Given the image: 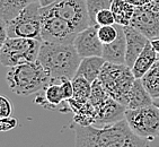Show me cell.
Listing matches in <instances>:
<instances>
[{"mask_svg": "<svg viewBox=\"0 0 159 147\" xmlns=\"http://www.w3.org/2000/svg\"><path fill=\"white\" fill-rule=\"evenodd\" d=\"M7 84L10 91L20 96H28L42 91L51 77L39 60L8 67L6 74Z\"/></svg>", "mask_w": 159, "mask_h": 147, "instance_id": "cell-3", "label": "cell"}, {"mask_svg": "<svg viewBox=\"0 0 159 147\" xmlns=\"http://www.w3.org/2000/svg\"><path fill=\"white\" fill-rule=\"evenodd\" d=\"M125 111L126 107L124 105L110 96L104 104L96 110L97 116H96L95 125L103 127L106 125H113L115 122H119L124 119Z\"/></svg>", "mask_w": 159, "mask_h": 147, "instance_id": "cell-14", "label": "cell"}, {"mask_svg": "<svg viewBox=\"0 0 159 147\" xmlns=\"http://www.w3.org/2000/svg\"><path fill=\"white\" fill-rule=\"evenodd\" d=\"M111 10L115 18V24L126 26L130 25L133 18L135 7L126 0H113L111 5Z\"/></svg>", "mask_w": 159, "mask_h": 147, "instance_id": "cell-19", "label": "cell"}, {"mask_svg": "<svg viewBox=\"0 0 159 147\" xmlns=\"http://www.w3.org/2000/svg\"><path fill=\"white\" fill-rule=\"evenodd\" d=\"M128 2H130L131 5H133L134 7H142L146 5H149L153 1V0H126Z\"/></svg>", "mask_w": 159, "mask_h": 147, "instance_id": "cell-31", "label": "cell"}, {"mask_svg": "<svg viewBox=\"0 0 159 147\" xmlns=\"http://www.w3.org/2000/svg\"><path fill=\"white\" fill-rule=\"evenodd\" d=\"M42 42L36 39L8 37L0 49V61L6 67L35 61Z\"/></svg>", "mask_w": 159, "mask_h": 147, "instance_id": "cell-5", "label": "cell"}, {"mask_svg": "<svg viewBox=\"0 0 159 147\" xmlns=\"http://www.w3.org/2000/svg\"><path fill=\"white\" fill-rule=\"evenodd\" d=\"M106 62L103 57H87L81 59V62L79 64V68L77 70L76 76H81L89 80L90 83H94L98 79L99 74L102 71V68Z\"/></svg>", "mask_w": 159, "mask_h": 147, "instance_id": "cell-17", "label": "cell"}, {"mask_svg": "<svg viewBox=\"0 0 159 147\" xmlns=\"http://www.w3.org/2000/svg\"><path fill=\"white\" fill-rule=\"evenodd\" d=\"M113 0H86L87 9H88L89 19H90V26L96 24V16L101 10L111 9Z\"/></svg>", "mask_w": 159, "mask_h": 147, "instance_id": "cell-25", "label": "cell"}, {"mask_svg": "<svg viewBox=\"0 0 159 147\" xmlns=\"http://www.w3.org/2000/svg\"><path fill=\"white\" fill-rule=\"evenodd\" d=\"M124 119L132 131L139 137L150 141L159 136V107L157 105L126 109Z\"/></svg>", "mask_w": 159, "mask_h": 147, "instance_id": "cell-7", "label": "cell"}, {"mask_svg": "<svg viewBox=\"0 0 159 147\" xmlns=\"http://www.w3.org/2000/svg\"><path fill=\"white\" fill-rule=\"evenodd\" d=\"M74 85V98L80 103H86L89 101L92 93V83L81 76H75L72 79Z\"/></svg>", "mask_w": 159, "mask_h": 147, "instance_id": "cell-23", "label": "cell"}, {"mask_svg": "<svg viewBox=\"0 0 159 147\" xmlns=\"http://www.w3.org/2000/svg\"><path fill=\"white\" fill-rule=\"evenodd\" d=\"M36 94V98L34 102L45 109L52 110L58 107L62 102H66L61 86V78H51L49 84Z\"/></svg>", "mask_w": 159, "mask_h": 147, "instance_id": "cell-13", "label": "cell"}, {"mask_svg": "<svg viewBox=\"0 0 159 147\" xmlns=\"http://www.w3.org/2000/svg\"><path fill=\"white\" fill-rule=\"evenodd\" d=\"M137 79L132 69L126 64H117L106 61L102 68L98 80L107 94L126 107L130 91Z\"/></svg>", "mask_w": 159, "mask_h": 147, "instance_id": "cell-4", "label": "cell"}, {"mask_svg": "<svg viewBox=\"0 0 159 147\" xmlns=\"http://www.w3.org/2000/svg\"><path fill=\"white\" fill-rule=\"evenodd\" d=\"M18 125V121L14 116H6V118H1L0 120V129L1 131H9L11 129H14Z\"/></svg>", "mask_w": 159, "mask_h": 147, "instance_id": "cell-29", "label": "cell"}, {"mask_svg": "<svg viewBox=\"0 0 159 147\" xmlns=\"http://www.w3.org/2000/svg\"><path fill=\"white\" fill-rule=\"evenodd\" d=\"M42 15V32L41 39L43 42L64 43L71 44L80 33L79 30L71 24L70 21L48 12L44 7H41Z\"/></svg>", "mask_w": 159, "mask_h": 147, "instance_id": "cell-8", "label": "cell"}, {"mask_svg": "<svg viewBox=\"0 0 159 147\" xmlns=\"http://www.w3.org/2000/svg\"><path fill=\"white\" fill-rule=\"evenodd\" d=\"M157 59H158V53L156 52V50L153 49V46L149 42L143 49V51L137 58L133 67L131 68L135 78L141 79L150 70V68L155 64Z\"/></svg>", "mask_w": 159, "mask_h": 147, "instance_id": "cell-16", "label": "cell"}, {"mask_svg": "<svg viewBox=\"0 0 159 147\" xmlns=\"http://www.w3.org/2000/svg\"><path fill=\"white\" fill-rule=\"evenodd\" d=\"M119 35L117 25H104L98 27V36L103 44L112 43Z\"/></svg>", "mask_w": 159, "mask_h": 147, "instance_id": "cell-26", "label": "cell"}, {"mask_svg": "<svg viewBox=\"0 0 159 147\" xmlns=\"http://www.w3.org/2000/svg\"><path fill=\"white\" fill-rule=\"evenodd\" d=\"M11 113H12L11 102L6 96H1L0 97V116L1 118H6V116H11Z\"/></svg>", "mask_w": 159, "mask_h": 147, "instance_id": "cell-28", "label": "cell"}, {"mask_svg": "<svg viewBox=\"0 0 159 147\" xmlns=\"http://www.w3.org/2000/svg\"><path fill=\"white\" fill-rule=\"evenodd\" d=\"M74 112H75L74 122L76 125H79V126H83V127L95 125L97 112H96L95 107L89 101L81 104Z\"/></svg>", "mask_w": 159, "mask_h": 147, "instance_id": "cell-21", "label": "cell"}, {"mask_svg": "<svg viewBox=\"0 0 159 147\" xmlns=\"http://www.w3.org/2000/svg\"><path fill=\"white\" fill-rule=\"evenodd\" d=\"M110 97V95L107 94L103 85L101 84L99 80H95L92 84V93H90V97H89V102L92 103L95 109H99L102 105L104 104L107 101V98Z\"/></svg>", "mask_w": 159, "mask_h": 147, "instance_id": "cell-24", "label": "cell"}, {"mask_svg": "<svg viewBox=\"0 0 159 147\" xmlns=\"http://www.w3.org/2000/svg\"><path fill=\"white\" fill-rule=\"evenodd\" d=\"M141 82L153 100L159 98V58L150 70L141 78Z\"/></svg>", "mask_w": 159, "mask_h": 147, "instance_id": "cell-22", "label": "cell"}, {"mask_svg": "<svg viewBox=\"0 0 159 147\" xmlns=\"http://www.w3.org/2000/svg\"><path fill=\"white\" fill-rule=\"evenodd\" d=\"M96 24L99 26L104 25H114L115 24V18L111 9H103L98 12L96 16Z\"/></svg>", "mask_w": 159, "mask_h": 147, "instance_id": "cell-27", "label": "cell"}, {"mask_svg": "<svg viewBox=\"0 0 159 147\" xmlns=\"http://www.w3.org/2000/svg\"><path fill=\"white\" fill-rule=\"evenodd\" d=\"M153 104L157 105V107H159V98H157V100H153ZM158 137H159V136H158Z\"/></svg>", "mask_w": 159, "mask_h": 147, "instance_id": "cell-34", "label": "cell"}, {"mask_svg": "<svg viewBox=\"0 0 159 147\" xmlns=\"http://www.w3.org/2000/svg\"><path fill=\"white\" fill-rule=\"evenodd\" d=\"M150 43H151V45L153 46V49L156 50V52L159 55V37L153 39V40H150Z\"/></svg>", "mask_w": 159, "mask_h": 147, "instance_id": "cell-33", "label": "cell"}, {"mask_svg": "<svg viewBox=\"0 0 159 147\" xmlns=\"http://www.w3.org/2000/svg\"><path fill=\"white\" fill-rule=\"evenodd\" d=\"M48 12L70 21L79 32L90 26L86 0H60L51 6L44 7Z\"/></svg>", "mask_w": 159, "mask_h": 147, "instance_id": "cell-9", "label": "cell"}, {"mask_svg": "<svg viewBox=\"0 0 159 147\" xmlns=\"http://www.w3.org/2000/svg\"><path fill=\"white\" fill-rule=\"evenodd\" d=\"M76 147H149V140L132 131L125 119L103 127L77 125Z\"/></svg>", "mask_w": 159, "mask_h": 147, "instance_id": "cell-1", "label": "cell"}, {"mask_svg": "<svg viewBox=\"0 0 159 147\" xmlns=\"http://www.w3.org/2000/svg\"><path fill=\"white\" fill-rule=\"evenodd\" d=\"M75 45L64 43L42 42L37 60L51 78L74 79L81 62Z\"/></svg>", "mask_w": 159, "mask_h": 147, "instance_id": "cell-2", "label": "cell"}, {"mask_svg": "<svg viewBox=\"0 0 159 147\" xmlns=\"http://www.w3.org/2000/svg\"><path fill=\"white\" fill-rule=\"evenodd\" d=\"M130 26L141 32L149 40L159 37V0H153L146 6L135 7Z\"/></svg>", "mask_w": 159, "mask_h": 147, "instance_id": "cell-10", "label": "cell"}, {"mask_svg": "<svg viewBox=\"0 0 159 147\" xmlns=\"http://www.w3.org/2000/svg\"><path fill=\"white\" fill-rule=\"evenodd\" d=\"M39 0H0V18L6 23L14 19L25 7Z\"/></svg>", "mask_w": 159, "mask_h": 147, "instance_id": "cell-20", "label": "cell"}, {"mask_svg": "<svg viewBox=\"0 0 159 147\" xmlns=\"http://www.w3.org/2000/svg\"><path fill=\"white\" fill-rule=\"evenodd\" d=\"M117 25V24H116ZM119 35L112 43L103 44V55L102 57L108 62L117 64H125L126 40L123 26L117 25Z\"/></svg>", "mask_w": 159, "mask_h": 147, "instance_id": "cell-15", "label": "cell"}, {"mask_svg": "<svg viewBox=\"0 0 159 147\" xmlns=\"http://www.w3.org/2000/svg\"><path fill=\"white\" fill-rule=\"evenodd\" d=\"M126 40V53H125V64L130 68L133 67L135 60L140 53L143 51L150 40L138 30L133 28L130 25L123 26Z\"/></svg>", "mask_w": 159, "mask_h": 147, "instance_id": "cell-12", "label": "cell"}, {"mask_svg": "<svg viewBox=\"0 0 159 147\" xmlns=\"http://www.w3.org/2000/svg\"><path fill=\"white\" fill-rule=\"evenodd\" d=\"M8 36L41 40L42 15L39 1L25 7L15 18L6 23Z\"/></svg>", "mask_w": 159, "mask_h": 147, "instance_id": "cell-6", "label": "cell"}, {"mask_svg": "<svg viewBox=\"0 0 159 147\" xmlns=\"http://www.w3.org/2000/svg\"><path fill=\"white\" fill-rule=\"evenodd\" d=\"M99 25H93L78 33L74 41L75 48L81 58L87 57H102L103 43L98 36Z\"/></svg>", "mask_w": 159, "mask_h": 147, "instance_id": "cell-11", "label": "cell"}, {"mask_svg": "<svg viewBox=\"0 0 159 147\" xmlns=\"http://www.w3.org/2000/svg\"><path fill=\"white\" fill-rule=\"evenodd\" d=\"M60 0H39V2H40L41 7H48V6H51L53 3L58 2Z\"/></svg>", "mask_w": 159, "mask_h": 147, "instance_id": "cell-32", "label": "cell"}, {"mask_svg": "<svg viewBox=\"0 0 159 147\" xmlns=\"http://www.w3.org/2000/svg\"><path fill=\"white\" fill-rule=\"evenodd\" d=\"M153 104V98L148 93L141 79H135L128 98L126 109H139Z\"/></svg>", "mask_w": 159, "mask_h": 147, "instance_id": "cell-18", "label": "cell"}, {"mask_svg": "<svg viewBox=\"0 0 159 147\" xmlns=\"http://www.w3.org/2000/svg\"><path fill=\"white\" fill-rule=\"evenodd\" d=\"M8 31H7V24L5 21H0V45H2L8 39Z\"/></svg>", "mask_w": 159, "mask_h": 147, "instance_id": "cell-30", "label": "cell"}]
</instances>
